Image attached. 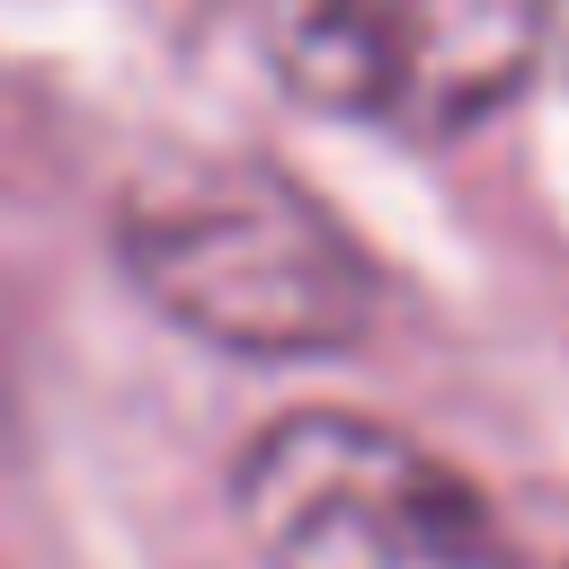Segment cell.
<instances>
[{
  "mask_svg": "<svg viewBox=\"0 0 569 569\" xmlns=\"http://www.w3.org/2000/svg\"><path fill=\"white\" fill-rule=\"evenodd\" d=\"M116 258L151 311L222 356H329L382 311V276L356 231L276 160L178 151L116 196Z\"/></svg>",
  "mask_w": 569,
  "mask_h": 569,
  "instance_id": "cell-1",
  "label": "cell"
},
{
  "mask_svg": "<svg viewBox=\"0 0 569 569\" xmlns=\"http://www.w3.org/2000/svg\"><path fill=\"white\" fill-rule=\"evenodd\" d=\"M231 507L258 569H525L445 453L356 409L276 418L240 453Z\"/></svg>",
  "mask_w": 569,
  "mask_h": 569,
  "instance_id": "cell-2",
  "label": "cell"
},
{
  "mask_svg": "<svg viewBox=\"0 0 569 569\" xmlns=\"http://www.w3.org/2000/svg\"><path fill=\"white\" fill-rule=\"evenodd\" d=\"M276 80L365 133L453 142L507 116L542 62V0H276Z\"/></svg>",
  "mask_w": 569,
  "mask_h": 569,
  "instance_id": "cell-3",
  "label": "cell"
}]
</instances>
